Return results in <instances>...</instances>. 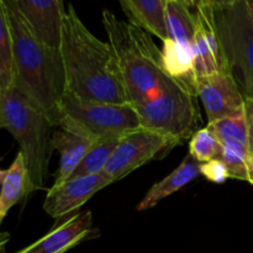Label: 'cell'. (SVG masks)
Segmentation results:
<instances>
[{"label":"cell","instance_id":"cell-7","mask_svg":"<svg viewBox=\"0 0 253 253\" xmlns=\"http://www.w3.org/2000/svg\"><path fill=\"white\" fill-rule=\"evenodd\" d=\"M214 10V22L231 73L245 100H253V17L246 0Z\"/></svg>","mask_w":253,"mask_h":253},{"label":"cell","instance_id":"cell-32","mask_svg":"<svg viewBox=\"0 0 253 253\" xmlns=\"http://www.w3.org/2000/svg\"><path fill=\"white\" fill-rule=\"evenodd\" d=\"M5 175H6V170L0 169V185H1V184H2V182H4Z\"/></svg>","mask_w":253,"mask_h":253},{"label":"cell","instance_id":"cell-31","mask_svg":"<svg viewBox=\"0 0 253 253\" xmlns=\"http://www.w3.org/2000/svg\"><path fill=\"white\" fill-rule=\"evenodd\" d=\"M184 1L189 7H197V0H184Z\"/></svg>","mask_w":253,"mask_h":253},{"label":"cell","instance_id":"cell-13","mask_svg":"<svg viewBox=\"0 0 253 253\" xmlns=\"http://www.w3.org/2000/svg\"><path fill=\"white\" fill-rule=\"evenodd\" d=\"M91 212H79L17 253H64L83 241L91 232Z\"/></svg>","mask_w":253,"mask_h":253},{"label":"cell","instance_id":"cell-19","mask_svg":"<svg viewBox=\"0 0 253 253\" xmlns=\"http://www.w3.org/2000/svg\"><path fill=\"white\" fill-rule=\"evenodd\" d=\"M167 22L170 39L193 51L195 16L184 1H167Z\"/></svg>","mask_w":253,"mask_h":253},{"label":"cell","instance_id":"cell-5","mask_svg":"<svg viewBox=\"0 0 253 253\" xmlns=\"http://www.w3.org/2000/svg\"><path fill=\"white\" fill-rule=\"evenodd\" d=\"M197 91L178 79L170 81L155 96L132 105L143 130L158 133L174 145L184 142L199 128Z\"/></svg>","mask_w":253,"mask_h":253},{"label":"cell","instance_id":"cell-1","mask_svg":"<svg viewBox=\"0 0 253 253\" xmlns=\"http://www.w3.org/2000/svg\"><path fill=\"white\" fill-rule=\"evenodd\" d=\"M58 48L66 76V93L84 100L130 104L110 43L89 31L73 5H68L64 12Z\"/></svg>","mask_w":253,"mask_h":253},{"label":"cell","instance_id":"cell-2","mask_svg":"<svg viewBox=\"0 0 253 253\" xmlns=\"http://www.w3.org/2000/svg\"><path fill=\"white\" fill-rule=\"evenodd\" d=\"M12 40L14 86L53 123L66 94V76L59 48L41 41L11 0H2Z\"/></svg>","mask_w":253,"mask_h":253},{"label":"cell","instance_id":"cell-23","mask_svg":"<svg viewBox=\"0 0 253 253\" xmlns=\"http://www.w3.org/2000/svg\"><path fill=\"white\" fill-rule=\"evenodd\" d=\"M221 153V142L217 140L215 133L209 127L199 128L189 141V153L199 163L220 157Z\"/></svg>","mask_w":253,"mask_h":253},{"label":"cell","instance_id":"cell-30","mask_svg":"<svg viewBox=\"0 0 253 253\" xmlns=\"http://www.w3.org/2000/svg\"><path fill=\"white\" fill-rule=\"evenodd\" d=\"M9 241V235L0 232V253H4L5 244Z\"/></svg>","mask_w":253,"mask_h":253},{"label":"cell","instance_id":"cell-15","mask_svg":"<svg viewBox=\"0 0 253 253\" xmlns=\"http://www.w3.org/2000/svg\"><path fill=\"white\" fill-rule=\"evenodd\" d=\"M93 143L88 138L63 128H58L52 133L49 141L51 150L58 151L61 155L59 168L54 177L53 185L62 184L73 175Z\"/></svg>","mask_w":253,"mask_h":253},{"label":"cell","instance_id":"cell-16","mask_svg":"<svg viewBox=\"0 0 253 253\" xmlns=\"http://www.w3.org/2000/svg\"><path fill=\"white\" fill-rule=\"evenodd\" d=\"M200 175V163L195 161L190 155L184 158L182 163L173 170L170 174L163 178L158 183L153 184L151 189L146 193L143 199L136 207L137 211H146L155 208L158 203L162 202L173 193L178 192L185 185Z\"/></svg>","mask_w":253,"mask_h":253},{"label":"cell","instance_id":"cell-12","mask_svg":"<svg viewBox=\"0 0 253 253\" xmlns=\"http://www.w3.org/2000/svg\"><path fill=\"white\" fill-rule=\"evenodd\" d=\"M34 34L43 43L58 48L66 9L63 0H11Z\"/></svg>","mask_w":253,"mask_h":253},{"label":"cell","instance_id":"cell-21","mask_svg":"<svg viewBox=\"0 0 253 253\" xmlns=\"http://www.w3.org/2000/svg\"><path fill=\"white\" fill-rule=\"evenodd\" d=\"M120 138L121 137H109L94 142L71 178L79 177V175L101 174L110 161L111 155Z\"/></svg>","mask_w":253,"mask_h":253},{"label":"cell","instance_id":"cell-18","mask_svg":"<svg viewBox=\"0 0 253 253\" xmlns=\"http://www.w3.org/2000/svg\"><path fill=\"white\" fill-rule=\"evenodd\" d=\"M162 57L166 72L172 78L184 82L195 88L194 56L192 49L169 39L163 42Z\"/></svg>","mask_w":253,"mask_h":253},{"label":"cell","instance_id":"cell-26","mask_svg":"<svg viewBox=\"0 0 253 253\" xmlns=\"http://www.w3.org/2000/svg\"><path fill=\"white\" fill-rule=\"evenodd\" d=\"M245 114L249 133V152L250 155H253V100H245Z\"/></svg>","mask_w":253,"mask_h":253},{"label":"cell","instance_id":"cell-14","mask_svg":"<svg viewBox=\"0 0 253 253\" xmlns=\"http://www.w3.org/2000/svg\"><path fill=\"white\" fill-rule=\"evenodd\" d=\"M130 24L158 37L170 39L167 22V0H119Z\"/></svg>","mask_w":253,"mask_h":253},{"label":"cell","instance_id":"cell-25","mask_svg":"<svg viewBox=\"0 0 253 253\" xmlns=\"http://www.w3.org/2000/svg\"><path fill=\"white\" fill-rule=\"evenodd\" d=\"M200 174L204 175L210 182L216 183V184H221L230 178L229 170L220 158L200 163Z\"/></svg>","mask_w":253,"mask_h":253},{"label":"cell","instance_id":"cell-9","mask_svg":"<svg viewBox=\"0 0 253 253\" xmlns=\"http://www.w3.org/2000/svg\"><path fill=\"white\" fill-rule=\"evenodd\" d=\"M195 91L207 111L208 123L245 109V98L227 69L195 79Z\"/></svg>","mask_w":253,"mask_h":253},{"label":"cell","instance_id":"cell-4","mask_svg":"<svg viewBox=\"0 0 253 253\" xmlns=\"http://www.w3.org/2000/svg\"><path fill=\"white\" fill-rule=\"evenodd\" d=\"M2 114L4 128L14 136L24 157L30 193L43 189L52 151L49 131L54 127L53 123L15 86L4 93Z\"/></svg>","mask_w":253,"mask_h":253},{"label":"cell","instance_id":"cell-24","mask_svg":"<svg viewBox=\"0 0 253 253\" xmlns=\"http://www.w3.org/2000/svg\"><path fill=\"white\" fill-rule=\"evenodd\" d=\"M219 158L226 166L230 178L249 180V148L239 143H221Z\"/></svg>","mask_w":253,"mask_h":253},{"label":"cell","instance_id":"cell-11","mask_svg":"<svg viewBox=\"0 0 253 253\" xmlns=\"http://www.w3.org/2000/svg\"><path fill=\"white\" fill-rule=\"evenodd\" d=\"M106 175H79L69 178L59 185H52L43 202V210L54 217H63L77 211L95 193L110 185Z\"/></svg>","mask_w":253,"mask_h":253},{"label":"cell","instance_id":"cell-10","mask_svg":"<svg viewBox=\"0 0 253 253\" xmlns=\"http://www.w3.org/2000/svg\"><path fill=\"white\" fill-rule=\"evenodd\" d=\"M195 32L193 39L195 79L227 69L224 52L214 22V10L207 5H197Z\"/></svg>","mask_w":253,"mask_h":253},{"label":"cell","instance_id":"cell-27","mask_svg":"<svg viewBox=\"0 0 253 253\" xmlns=\"http://www.w3.org/2000/svg\"><path fill=\"white\" fill-rule=\"evenodd\" d=\"M239 0H197V5H207L212 9H222L230 6Z\"/></svg>","mask_w":253,"mask_h":253},{"label":"cell","instance_id":"cell-33","mask_svg":"<svg viewBox=\"0 0 253 253\" xmlns=\"http://www.w3.org/2000/svg\"><path fill=\"white\" fill-rule=\"evenodd\" d=\"M247 5H249V9H250V12H251L252 17H253V0H246Z\"/></svg>","mask_w":253,"mask_h":253},{"label":"cell","instance_id":"cell-8","mask_svg":"<svg viewBox=\"0 0 253 253\" xmlns=\"http://www.w3.org/2000/svg\"><path fill=\"white\" fill-rule=\"evenodd\" d=\"M173 146L168 138L143 128L126 133L116 145L103 174L113 184Z\"/></svg>","mask_w":253,"mask_h":253},{"label":"cell","instance_id":"cell-28","mask_svg":"<svg viewBox=\"0 0 253 253\" xmlns=\"http://www.w3.org/2000/svg\"><path fill=\"white\" fill-rule=\"evenodd\" d=\"M2 104H4V93L0 91V130L4 128V114H2Z\"/></svg>","mask_w":253,"mask_h":253},{"label":"cell","instance_id":"cell-22","mask_svg":"<svg viewBox=\"0 0 253 253\" xmlns=\"http://www.w3.org/2000/svg\"><path fill=\"white\" fill-rule=\"evenodd\" d=\"M208 127L215 133L221 143H239L249 148V133L245 109L240 113L226 118L219 119L212 123H208Z\"/></svg>","mask_w":253,"mask_h":253},{"label":"cell","instance_id":"cell-29","mask_svg":"<svg viewBox=\"0 0 253 253\" xmlns=\"http://www.w3.org/2000/svg\"><path fill=\"white\" fill-rule=\"evenodd\" d=\"M247 182L253 185V155H250L249 158V180Z\"/></svg>","mask_w":253,"mask_h":253},{"label":"cell","instance_id":"cell-20","mask_svg":"<svg viewBox=\"0 0 253 253\" xmlns=\"http://www.w3.org/2000/svg\"><path fill=\"white\" fill-rule=\"evenodd\" d=\"M14 56L9 21L4 1L0 0V91L5 93L14 86Z\"/></svg>","mask_w":253,"mask_h":253},{"label":"cell","instance_id":"cell-3","mask_svg":"<svg viewBox=\"0 0 253 253\" xmlns=\"http://www.w3.org/2000/svg\"><path fill=\"white\" fill-rule=\"evenodd\" d=\"M101 21L131 105L160 93L172 77L166 72L162 49L156 46L151 35L130 22L121 21L108 9L101 12Z\"/></svg>","mask_w":253,"mask_h":253},{"label":"cell","instance_id":"cell-6","mask_svg":"<svg viewBox=\"0 0 253 253\" xmlns=\"http://www.w3.org/2000/svg\"><path fill=\"white\" fill-rule=\"evenodd\" d=\"M56 127L96 142L103 138L123 137L140 130L141 126L131 104L84 100L66 93L59 104Z\"/></svg>","mask_w":253,"mask_h":253},{"label":"cell","instance_id":"cell-17","mask_svg":"<svg viewBox=\"0 0 253 253\" xmlns=\"http://www.w3.org/2000/svg\"><path fill=\"white\" fill-rule=\"evenodd\" d=\"M30 194L29 173L21 153H17L14 162L6 170L0 189V225L14 205Z\"/></svg>","mask_w":253,"mask_h":253},{"label":"cell","instance_id":"cell-34","mask_svg":"<svg viewBox=\"0 0 253 253\" xmlns=\"http://www.w3.org/2000/svg\"><path fill=\"white\" fill-rule=\"evenodd\" d=\"M167 1H184V0H167Z\"/></svg>","mask_w":253,"mask_h":253}]
</instances>
